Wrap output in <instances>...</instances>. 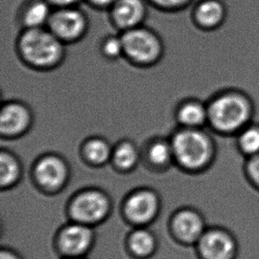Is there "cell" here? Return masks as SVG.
Masks as SVG:
<instances>
[{
	"instance_id": "1",
	"label": "cell",
	"mask_w": 259,
	"mask_h": 259,
	"mask_svg": "<svg viewBox=\"0 0 259 259\" xmlns=\"http://www.w3.org/2000/svg\"><path fill=\"white\" fill-rule=\"evenodd\" d=\"M175 165L185 174H199L209 168L215 158V144L204 128L177 127L169 137Z\"/></svg>"
},
{
	"instance_id": "2",
	"label": "cell",
	"mask_w": 259,
	"mask_h": 259,
	"mask_svg": "<svg viewBox=\"0 0 259 259\" xmlns=\"http://www.w3.org/2000/svg\"><path fill=\"white\" fill-rule=\"evenodd\" d=\"M207 126L218 133L237 135L252 123V105L245 95L237 91L218 95L207 104Z\"/></svg>"
},
{
	"instance_id": "3",
	"label": "cell",
	"mask_w": 259,
	"mask_h": 259,
	"mask_svg": "<svg viewBox=\"0 0 259 259\" xmlns=\"http://www.w3.org/2000/svg\"><path fill=\"white\" fill-rule=\"evenodd\" d=\"M64 45L48 28H28L18 39L17 49L21 60L28 67L47 71L63 61Z\"/></svg>"
},
{
	"instance_id": "4",
	"label": "cell",
	"mask_w": 259,
	"mask_h": 259,
	"mask_svg": "<svg viewBox=\"0 0 259 259\" xmlns=\"http://www.w3.org/2000/svg\"><path fill=\"white\" fill-rule=\"evenodd\" d=\"M112 200L98 188H87L75 193L67 204L71 221L94 228L106 221L112 210Z\"/></svg>"
},
{
	"instance_id": "5",
	"label": "cell",
	"mask_w": 259,
	"mask_h": 259,
	"mask_svg": "<svg viewBox=\"0 0 259 259\" xmlns=\"http://www.w3.org/2000/svg\"><path fill=\"white\" fill-rule=\"evenodd\" d=\"M123 57L137 67H151L161 59L163 44L155 32L137 27L122 32Z\"/></svg>"
},
{
	"instance_id": "6",
	"label": "cell",
	"mask_w": 259,
	"mask_h": 259,
	"mask_svg": "<svg viewBox=\"0 0 259 259\" xmlns=\"http://www.w3.org/2000/svg\"><path fill=\"white\" fill-rule=\"evenodd\" d=\"M70 178V168L65 158L55 153L42 155L32 167L35 185L47 194H57L65 189Z\"/></svg>"
},
{
	"instance_id": "7",
	"label": "cell",
	"mask_w": 259,
	"mask_h": 259,
	"mask_svg": "<svg viewBox=\"0 0 259 259\" xmlns=\"http://www.w3.org/2000/svg\"><path fill=\"white\" fill-rule=\"evenodd\" d=\"M161 201L158 193L149 188H140L127 194L122 203V213L126 221L136 227H145L156 220Z\"/></svg>"
},
{
	"instance_id": "8",
	"label": "cell",
	"mask_w": 259,
	"mask_h": 259,
	"mask_svg": "<svg viewBox=\"0 0 259 259\" xmlns=\"http://www.w3.org/2000/svg\"><path fill=\"white\" fill-rule=\"evenodd\" d=\"M46 28L64 44L76 42L87 31V17L75 7L55 8Z\"/></svg>"
},
{
	"instance_id": "9",
	"label": "cell",
	"mask_w": 259,
	"mask_h": 259,
	"mask_svg": "<svg viewBox=\"0 0 259 259\" xmlns=\"http://www.w3.org/2000/svg\"><path fill=\"white\" fill-rule=\"evenodd\" d=\"M207 228L204 217L193 207H179L170 220L172 235L178 242L185 245H196Z\"/></svg>"
},
{
	"instance_id": "10",
	"label": "cell",
	"mask_w": 259,
	"mask_h": 259,
	"mask_svg": "<svg viewBox=\"0 0 259 259\" xmlns=\"http://www.w3.org/2000/svg\"><path fill=\"white\" fill-rule=\"evenodd\" d=\"M94 242V228L76 221H70L57 235L58 248L66 257L84 256L92 249Z\"/></svg>"
},
{
	"instance_id": "11",
	"label": "cell",
	"mask_w": 259,
	"mask_h": 259,
	"mask_svg": "<svg viewBox=\"0 0 259 259\" xmlns=\"http://www.w3.org/2000/svg\"><path fill=\"white\" fill-rule=\"evenodd\" d=\"M201 259H235L237 242L230 232L221 228H207L196 244Z\"/></svg>"
},
{
	"instance_id": "12",
	"label": "cell",
	"mask_w": 259,
	"mask_h": 259,
	"mask_svg": "<svg viewBox=\"0 0 259 259\" xmlns=\"http://www.w3.org/2000/svg\"><path fill=\"white\" fill-rule=\"evenodd\" d=\"M33 123L31 110L23 102L4 103L0 111V134L6 139H15L28 133Z\"/></svg>"
},
{
	"instance_id": "13",
	"label": "cell",
	"mask_w": 259,
	"mask_h": 259,
	"mask_svg": "<svg viewBox=\"0 0 259 259\" xmlns=\"http://www.w3.org/2000/svg\"><path fill=\"white\" fill-rule=\"evenodd\" d=\"M110 8L112 23L122 32L140 27L146 16L144 0H116Z\"/></svg>"
},
{
	"instance_id": "14",
	"label": "cell",
	"mask_w": 259,
	"mask_h": 259,
	"mask_svg": "<svg viewBox=\"0 0 259 259\" xmlns=\"http://www.w3.org/2000/svg\"><path fill=\"white\" fill-rule=\"evenodd\" d=\"M175 118L178 127L204 128L208 124L207 104L197 98H183L177 103Z\"/></svg>"
},
{
	"instance_id": "15",
	"label": "cell",
	"mask_w": 259,
	"mask_h": 259,
	"mask_svg": "<svg viewBox=\"0 0 259 259\" xmlns=\"http://www.w3.org/2000/svg\"><path fill=\"white\" fill-rule=\"evenodd\" d=\"M142 157L150 167L156 171H164L175 165L174 152L170 139L154 137L144 146Z\"/></svg>"
},
{
	"instance_id": "16",
	"label": "cell",
	"mask_w": 259,
	"mask_h": 259,
	"mask_svg": "<svg viewBox=\"0 0 259 259\" xmlns=\"http://www.w3.org/2000/svg\"><path fill=\"white\" fill-rule=\"evenodd\" d=\"M112 149L108 141L101 137H91L81 144V155L88 165L100 167L111 163Z\"/></svg>"
},
{
	"instance_id": "17",
	"label": "cell",
	"mask_w": 259,
	"mask_h": 259,
	"mask_svg": "<svg viewBox=\"0 0 259 259\" xmlns=\"http://www.w3.org/2000/svg\"><path fill=\"white\" fill-rule=\"evenodd\" d=\"M142 158V153L132 141H119L112 149V166L119 172H130L137 167Z\"/></svg>"
},
{
	"instance_id": "18",
	"label": "cell",
	"mask_w": 259,
	"mask_h": 259,
	"mask_svg": "<svg viewBox=\"0 0 259 259\" xmlns=\"http://www.w3.org/2000/svg\"><path fill=\"white\" fill-rule=\"evenodd\" d=\"M46 0H30L21 9V21L25 29L46 28L53 11Z\"/></svg>"
},
{
	"instance_id": "19",
	"label": "cell",
	"mask_w": 259,
	"mask_h": 259,
	"mask_svg": "<svg viewBox=\"0 0 259 259\" xmlns=\"http://www.w3.org/2000/svg\"><path fill=\"white\" fill-rule=\"evenodd\" d=\"M22 165L16 155L8 150L0 154V187L2 190L13 189L21 182Z\"/></svg>"
},
{
	"instance_id": "20",
	"label": "cell",
	"mask_w": 259,
	"mask_h": 259,
	"mask_svg": "<svg viewBox=\"0 0 259 259\" xmlns=\"http://www.w3.org/2000/svg\"><path fill=\"white\" fill-rule=\"evenodd\" d=\"M156 237L144 227H137L127 237V247L135 256L144 258L151 256L156 249Z\"/></svg>"
},
{
	"instance_id": "21",
	"label": "cell",
	"mask_w": 259,
	"mask_h": 259,
	"mask_svg": "<svg viewBox=\"0 0 259 259\" xmlns=\"http://www.w3.org/2000/svg\"><path fill=\"white\" fill-rule=\"evenodd\" d=\"M240 151L247 158L259 155V125L250 123L236 135Z\"/></svg>"
},
{
	"instance_id": "22",
	"label": "cell",
	"mask_w": 259,
	"mask_h": 259,
	"mask_svg": "<svg viewBox=\"0 0 259 259\" xmlns=\"http://www.w3.org/2000/svg\"><path fill=\"white\" fill-rule=\"evenodd\" d=\"M223 7L216 0H206L196 7V21L199 25L206 28L217 25L223 16Z\"/></svg>"
},
{
	"instance_id": "23",
	"label": "cell",
	"mask_w": 259,
	"mask_h": 259,
	"mask_svg": "<svg viewBox=\"0 0 259 259\" xmlns=\"http://www.w3.org/2000/svg\"><path fill=\"white\" fill-rule=\"evenodd\" d=\"M101 53L107 60H117L119 57H122L123 45L120 35L105 37L102 42Z\"/></svg>"
},
{
	"instance_id": "24",
	"label": "cell",
	"mask_w": 259,
	"mask_h": 259,
	"mask_svg": "<svg viewBox=\"0 0 259 259\" xmlns=\"http://www.w3.org/2000/svg\"><path fill=\"white\" fill-rule=\"evenodd\" d=\"M247 174L253 184L259 189V155L248 158Z\"/></svg>"
},
{
	"instance_id": "25",
	"label": "cell",
	"mask_w": 259,
	"mask_h": 259,
	"mask_svg": "<svg viewBox=\"0 0 259 259\" xmlns=\"http://www.w3.org/2000/svg\"><path fill=\"white\" fill-rule=\"evenodd\" d=\"M189 0H150L154 6L163 10H176L184 7Z\"/></svg>"
},
{
	"instance_id": "26",
	"label": "cell",
	"mask_w": 259,
	"mask_h": 259,
	"mask_svg": "<svg viewBox=\"0 0 259 259\" xmlns=\"http://www.w3.org/2000/svg\"><path fill=\"white\" fill-rule=\"evenodd\" d=\"M53 7L60 8V7H75L76 4L79 3L81 0H46Z\"/></svg>"
},
{
	"instance_id": "27",
	"label": "cell",
	"mask_w": 259,
	"mask_h": 259,
	"mask_svg": "<svg viewBox=\"0 0 259 259\" xmlns=\"http://www.w3.org/2000/svg\"><path fill=\"white\" fill-rule=\"evenodd\" d=\"M116 0H89L90 3L92 4L95 7L99 8H105V7H111L112 4L115 2Z\"/></svg>"
},
{
	"instance_id": "28",
	"label": "cell",
	"mask_w": 259,
	"mask_h": 259,
	"mask_svg": "<svg viewBox=\"0 0 259 259\" xmlns=\"http://www.w3.org/2000/svg\"><path fill=\"white\" fill-rule=\"evenodd\" d=\"M0 259H21L14 251L10 249H2L0 253Z\"/></svg>"
},
{
	"instance_id": "29",
	"label": "cell",
	"mask_w": 259,
	"mask_h": 259,
	"mask_svg": "<svg viewBox=\"0 0 259 259\" xmlns=\"http://www.w3.org/2000/svg\"><path fill=\"white\" fill-rule=\"evenodd\" d=\"M65 259H84L82 256H73V257H66Z\"/></svg>"
}]
</instances>
